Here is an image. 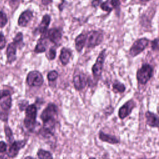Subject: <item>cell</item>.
<instances>
[{
  "label": "cell",
  "instance_id": "obj_34",
  "mask_svg": "<svg viewBox=\"0 0 159 159\" xmlns=\"http://www.w3.org/2000/svg\"><path fill=\"white\" fill-rule=\"evenodd\" d=\"M110 2L112 8H115V9L119 8L120 4V0H110Z\"/></svg>",
  "mask_w": 159,
  "mask_h": 159
},
{
  "label": "cell",
  "instance_id": "obj_4",
  "mask_svg": "<svg viewBox=\"0 0 159 159\" xmlns=\"http://www.w3.org/2000/svg\"><path fill=\"white\" fill-rule=\"evenodd\" d=\"M86 35L87 47L93 48L99 45L103 40V34L102 32L97 30H91Z\"/></svg>",
  "mask_w": 159,
  "mask_h": 159
},
{
  "label": "cell",
  "instance_id": "obj_17",
  "mask_svg": "<svg viewBox=\"0 0 159 159\" xmlns=\"http://www.w3.org/2000/svg\"><path fill=\"white\" fill-rule=\"evenodd\" d=\"M50 20H51V17H50V16H49L48 14H45L43 16L42 21L38 27L39 33L43 34L47 31V29L50 25Z\"/></svg>",
  "mask_w": 159,
  "mask_h": 159
},
{
  "label": "cell",
  "instance_id": "obj_30",
  "mask_svg": "<svg viewBox=\"0 0 159 159\" xmlns=\"http://www.w3.org/2000/svg\"><path fill=\"white\" fill-rule=\"evenodd\" d=\"M9 118V112H5L0 109V120L4 122H7Z\"/></svg>",
  "mask_w": 159,
  "mask_h": 159
},
{
  "label": "cell",
  "instance_id": "obj_28",
  "mask_svg": "<svg viewBox=\"0 0 159 159\" xmlns=\"http://www.w3.org/2000/svg\"><path fill=\"white\" fill-rule=\"evenodd\" d=\"M58 76V72L55 70H52L47 74V79L49 81H54Z\"/></svg>",
  "mask_w": 159,
  "mask_h": 159
},
{
  "label": "cell",
  "instance_id": "obj_13",
  "mask_svg": "<svg viewBox=\"0 0 159 159\" xmlns=\"http://www.w3.org/2000/svg\"><path fill=\"white\" fill-rule=\"evenodd\" d=\"M98 137L101 141L108 143L111 145L118 144L120 143V139H119L117 137L111 134H106L102 130H100L99 132Z\"/></svg>",
  "mask_w": 159,
  "mask_h": 159
},
{
  "label": "cell",
  "instance_id": "obj_18",
  "mask_svg": "<svg viewBox=\"0 0 159 159\" xmlns=\"http://www.w3.org/2000/svg\"><path fill=\"white\" fill-rule=\"evenodd\" d=\"M71 56V52L70 49L65 47L62 48L60 51V55L59 57V58L61 64L64 66L66 65L70 61Z\"/></svg>",
  "mask_w": 159,
  "mask_h": 159
},
{
  "label": "cell",
  "instance_id": "obj_31",
  "mask_svg": "<svg viewBox=\"0 0 159 159\" xmlns=\"http://www.w3.org/2000/svg\"><path fill=\"white\" fill-rule=\"evenodd\" d=\"M6 44V40L4 35L2 32H0V50L3 49Z\"/></svg>",
  "mask_w": 159,
  "mask_h": 159
},
{
  "label": "cell",
  "instance_id": "obj_37",
  "mask_svg": "<svg viewBox=\"0 0 159 159\" xmlns=\"http://www.w3.org/2000/svg\"><path fill=\"white\" fill-rule=\"evenodd\" d=\"M52 2V0H42V2L43 5L47 6L48 4H49L50 3H51Z\"/></svg>",
  "mask_w": 159,
  "mask_h": 159
},
{
  "label": "cell",
  "instance_id": "obj_24",
  "mask_svg": "<svg viewBox=\"0 0 159 159\" xmlns=\"http://www.w3.org/2000/svg\"><path fill=\"white\" fill-rule=\"evenodd\" d=\"M13 43L16 45V47H19V48H21L24 46V42H23V34L22 32H18L16 36L14 37L13 39Z\"/></svg>",
  "mask_w": 159,
  "mask_h": 159
},
{
  "label": "cell",
  "instance_id": "obj_40",
  "mask_svg": "<svg viewBox=\"0 0 159 159\" xmlns=\"http://www.w3.org/2000/svg\"><path fill=\"white\" fill-rule=\"evenodd\" d=\"M140 2H147L149 0H139Z\"/></svg>",
  "mask_w": 159,
  "mask_h": 159
},
{
  "label": "cell",
  "instance_id": "obj_11",
  "mask_svg": "<svg viewBox=\"0 0 159 159\" xmlns=\"http://www.w3.org/2000/svg\"><path fill=\"white\" fill-rule=\"evenodd\" d=\"M73 84L75 88L77 91L82 90L87 84L88 80L84 74H78L73 77Z\"/></svg>",
  "mask_w": 159,
  "mask_h": 159
},
{
  "label": "cell",
  "instance_id": "obj_2",
  "mask_svg": "<svg viewBox=\"0 0 159 159\" xmlns=\"http://www.w3.org/2000/svg\"><path fill=\"white\" fill-rule=\"evenodd\" d=\"M153 74V67L148 64H143L142 67L137 70V80L141 84H145L152 77Z\"/></svg>",
  "mask_w": 159,
  "mask_h": 159
},
{
  "label": "cell",
  "instance_id": "obj_22",
  "mask_svg": "<svg viewBox=\"0 0 159 159\" xmlns=\"http://www.w3.org/2000/svg\"><path fill=\"white\" fill-rule=\"evenodd\" d=\"M4 131L6 140L9 143H12L14 141V137L11 127L8 125L5 124L4 126Z\"/></svg>",
  "mask_w": 159,
  "mask_h": 159
},
{
  "label": "cell",
  "instance_id": "obj_36",
  "mask_svg": "<svg viewBox=\"0 0 159 159\" xmlns=\"http://www.w3.org/2000/svg\"><path fill=\"white\" fill-rule=\"evenodd\" d=\"M102 2V0H93L91 2V5L92 6L96 7L98 6H99Z\"/></svg>",
  "mask_w": 159,
  "mask_h": 159
},
{
  "label": "cell",
  "instance_id": "obj_8",
  "mask_svg": "<svg viewBox=\"0 0 159 159\" xmlns=\"http://www.w3.org/2000/svg\"><path fill=\"white\" fill-rule=\"evenodd\" d=\"M27 142V139L14 140L9 147L7 152V156L10 158H14L17 156L20 150L25 147Z\"/></svg>",
  "mask_w": 159,
  "mask_h": 159
},
{
  "label": "cell",
  "instance_id": "obj_25",
  "mask_svg": "<svg viewBox=\"0 0 159 159\" xmlns=\"http://www.w3.org/2000/svg\"><path fill=\"white\" fill-rule=\"evenodd\" d=\"M100 6H101V8L102 10H103L104 11L108 12H110L113 9L111 4L110 0H106L104 2H102L100 4Z\"/></svg>",
  "mask_w": 159,
  "mask_h": 159
},
{
  "label": "cell",
  "instance_id": "obj_39",
  "mask_svg": "<svg viewBox=\"0 0 159 159\" xmlns=\"http://www.w3.org/2000/svg\"><path fill=\"white\" fill-rule=\"evenodd\" d=\"M0 159H7V158L6 157L5 155H0Z\"/></svg>",
  "mask_w": 159,
  "mask_h": 159
},
{
  "label": "cell",
  "instance_id": "obj_1",
  "mask_svg": "<svg viewBox=\"0 0 159 159\" xmlns=\"http://www.w3.org/2000/svg\"><path fill=\"white\" fill-rule=\"evenodd\" d=\"M25 117L24 119V125L25 129L30 132H33L35 129L37 124V107L35 104L28 105L25 109Z\"/></svg>",
  "mask_w": 159,
  "mask_h": 159
},
{
  "label": "cell",
  "instance_id": "obj_27",
  "mask_svg": "<svg viewBox=\"0 0 159 159\" xmlns=\"http://www.w3.org/2000/svg\"><path fill=\"white\" fill-rule=\"evenodd\" d=\"M7 22V17L6 14L0 11V28H3Z\"/></svg>",
  "mask_w": 159,
  "mask_h": 159
},
{
  "label": "cell",
  "instance_id": "obj_6",
  "mask_svg": "<svg viewBox=\"0 0 159 159\" xmlns=\"http://www.w3.org/2000/svg\"><path fill=\"white\" fill-rule=\"evenodd\" d=\"M149 43V40L147 38H141L134 42L129 50V54L134 57L142 52Z\"/></svg>",
  "mask_w": 159,
  "mask_h": 159
},
{
  "label": "cell",
  "instance_id": "obj_38",
  "mask_svg": "<svg viewBox=\"0 0 159 159\" xmlns=\"http://www.w3.org/2000/svg\"><path fill=\"white\" fill-rule=\"evenodd\" d=\"M24 159H35V158L32 157H31V156H27V157H25L24 158Z\"/></svg>",
  "mask_w": 159,
  "mask_h": 159
},
{
  "label": "cell",
  "instance_id": "obj_14",
  "mask_svg": "<svg viewBox=\"0 0 159 159\" xmlns=\"http://www.w3.org/2000/svg\"><path fill=\"white\" fill-rule=\"evenodd\" d=\"M33 17V13L30 10H25L21 13L18 19V25L20 27H25Z\"/></svg>",
  "mask_w": 159,
  "mask_h": 159
},
{
  "label": "cell",
  "instance_id": "obj_35",
  "mask_svg": "<svg viewBox=\"0 0 159 159\" xmlns=\"http://www.w3.org/2000/svg\"><path fill=\"white\" fill-rule=\"evenodd\" d=\"M158 39H155L153 40L151 42V46L153 50H155L158 49Z\"/></svg>",
  "mask_w": 159,
  "mask_h": 159
},
{
  "label": "cell",
  "instance_id": "obj_29",
  "mask_svg": "<svg viewBox=\"0 0 159 159\" xmlns=\"http://www.w3.org/2000/svg\"><path fill=\"white\" fill-rule=\"evenodd\" d=\"M29 105V101L27 100H22L20 101L19 104H18V107L20 111H25V109H26V107L28 106Z\"/></svg>",
  "mask_w": 159,
  "mask_h": 159
},
{
  "label": "cell",
  "instance_id": "obj_9",
  "mask_svg": "<svg viewBox=\"0 0 159 159\" xmlns=\"http://www.w3.org/2000/svg\"><path fill=\"white\" fill-rule=\"evenodd\" d=\"M55 45H58L62 37V32L60 28H52L42 35Z\"/></svg>",
  "mask_w": 159,
  "mask_h": 159
},
{
  "label": "cell",
  "instance_id": "obj_33",
  "mask_svg": "<svg viewBox=\"0 0 159 159\" xmlns=\"http://www.w3.org/2000/svg\"><path fill=\"white\" fill-rule=\"evenodd\" d=\"M7 150V144L4 141H0V153L6 152Z\"/></svg>",
  "mask_w": 159,
  "mask_h": 159
},
{
  "label": "cell",
  "instance_id": "obj_15",
  "mask_svg": "<svg viewBox=\"0 0 159 159\" xmlns=\"http://www.w3.org/2000/svg\"><path fill=\"white\" fill-rule=\"evenodd\" d=\"M16 51L17 47L13 42L8 44L6 50L7 62L8 63H12L16 60Z\"/></svg>",
  "mask_w": 159,
  "mask_h": 159
},
{
  "label": "cell",
  "instance_id": "obj_10",
  "mask_svg": "<svg viewBox=\"0 0 159 159\" xmlns=\"http://www.w3.org/2000/svg\"><path fill=\"white\" fill-rule=\"evenodd\" d=\"M136 104L133 99H130L125 102L118 111V116L120 119H124L129 116L132 110L135 107Z\"/></svg>",
  "mask_w": 159,
  "mask_h": 159
},
{
  "label": "cell",
  "instance_id": "obj_32",
  "mask_svg": "<svg viewBox=\"0 0 159 159\" xmlns=\"http://www.w3.org/2000/svg\"><path fill=\"white\" fill-rule=\"evenodd\" d=\"M11 96V92L7 89L0 90V100L4 98Z\"/></svg>",
  "mask_w": 159,
  "mask_h": 159
},
{
  "label": "cell",
  "instance_id": "obj_26",
  "mask_svg": "<svg viewBox=\"0 0 159 159\" xmlns=\"http://www.w3.org/2000/svg\"><path fill=\"white\" fill-rule=\"evenodd\" d=\"M56 55H57V51L56 49L55 48V47H52V48H50L48 50V53L46 54V56L47 57V58L50 60H52L53 59L55 58L56 57Z\"/></svg>",
  "mask_w": 159,
  "mask_h": 159
},
{
  "label": "cell",
  "instance_id": "obj_21",
  "mask_svg": "<svg viewBox=\"0 0 159 159\" xmlns=\"http://www.w3.org/2000/svg\"><path fill=\"white\" fill-rule=\"evenodd\" d=\"M37 156L39 159H53L52 153L48 150L39 148L37 152Z\"/></svg>",
  "mask_w": 159,
  "mask_h": 159
},
{
  "label": "cell",
  "instance_id": "obj_20",
  "mask_svg": "<svg viewBox=\"0 0 159 159\" xmlns=\"http://www.w3.org/2000/svg\"><path fill=\"white\" fill-rule=\"evenodd\" d=\"M11 106H12V98L11 96L6 97L5 99L0 102L1 110L4 111L5 112H9V111L11 108Z\"/></svg>",
  "mask_w": 159,
  "mask_h": 159
},
{
  "label": "cell",
  "instance_id": "obj_5",
  "mask_svg": "<svg viewBox=\"0 0 159 159\" xmlns=\"http://www.w3.org/2000/svg\"><path fill=\"white\" fill-rule=\"evenodd\" d=\"M58 109L57 106L53 102H50L43 110L40 117L42 121L43 122L50 119H55L58 116Z\"/></svg>",
  "mask_w": 159,
  "mask_h": 159
},
{
  "label": "cell",
  "instance_id": "obj_12",
  "mask_svg": "<svg viewBox=\"0 0 159 159\" xmlns=\"http://www.w3.org/2000/svg\"><path fill=\"white\" fill-rule=\"evenodd\" d=\"M145 116L147 125L152 128H158V117L156 114L147 111L145 114Z\"/></svg>",
  "mask_w": 159,
  "mask_h": 159
},
{
  "label": "cell",
  "instance_id": "obj_19",
  "mask_svg": "<svg viewBox=\"0 0 159 159\" xmlns=\"http://www.w3.org/2000/svg\"><path fill=\"white\" fill-rule=\"evenodd\" d=\"M86 35L84 34H80V35H78L76 39H75V47L76 50L78 52H80L85 43H86Z\"/></svg>",
  "mask_w": 159,
  "mask_h": 159
},
{
  "label": "cell",
  "instance_id": "obj_16",
  "mask_svg": "<svg viewBox=\"0 0 159 159\" xmlns=\"http://www.w3.org/2000/svg\"><path fill=\"white\" fill-rule=\"evenodd\" d=\"M47 39L45 38L44 36L42 35L41 38H40L37 42L36 46L34 49V52L36 53H43L46 51L47 47L48 45L47 43Z\"/></svg>",
  "mask_w": 159,
  "mask_h": 159
},
{
  "label": "cell",
  "instance_id": "obj_7",
  "mask_svg": "<svg viewBox=\"0 0 159 159\" xmlns=\"http://www.w3.org/2000/svg\"><path fill=\"white\" fill-rule=\"evenodd\" d=\"M43 76L39 71H31L27 74L26 82L30 86L40 87L43 84Z\"/></svg>",
  "mask_w": 159,
  "mask_h": 159
},
{
  "label": "cell",
  "instance_id": "obj_42",
  "mask_svg": "<svg viewBox=\"0 0 159 159\" xmlns=\"http://www.w3.org/2000/svg\"><path fill=\"white\" fill-rule=\"evenodd\" d=\"M139 159H147V158H139Z\"/></svg>",
  "mask_w": 159,
  "mask_h": 159
},
{
  "label": "cell",
  "instance_id": "obj_41",
  "mask_svg": "<svg viewBox=\"0 0 159 159\" xmlns=\"http://www.w3.org/2000/svg\"><path fill=\"white\" fill-rule=\"evenodd\" d=\"M88 159H96L95 157H90V158H89Z\"/></svg>",
  "mask_w": 159,
  "mask_h": 159
},
{
  "label": "cell",
  "instance_id": "obj_23",
  "mask_svg": "<svg viewBox=\"0 0 159 159\" xmlns=\"http://www.w3.org/2000/svg\"><path fill=\"white\" fill-rule=\"evenodd\" d=\"M112 90L115 93H122L125 90V86L120 81H116L112 84Z\"/></svg>",
  "mask_w": 159,
  "mask_h": 159
},
{
  "label": "cell",
  "instance_id": "obj_3",
  "mask_svg": "<svg viewBox=\"0 0 159 159\" xmlns=\"http://www.w3.org/2000/svg\"><path fill=\"white\" fill-rule=\"evenodd\" d=\"M106 57V50H102L101 52L99 54L95 63L92 67V73L94 79L98 80L102 74V71L103 68L104 62Z\"/></svg>",
  "mask_w": 159,
  "mask_h": 159
}]
</instances>
